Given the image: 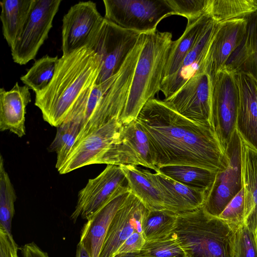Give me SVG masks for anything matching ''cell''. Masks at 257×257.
<instances>
[{
	"label": "cell",
	"mask_w": 257,
	"mask_h": 257,
	"mask_svg": "<svg viewBox=\"0 0 257 257\" xmlns=\"http://www.w3.org/2000/svg\"><path fill=\"white\" fill-rule=\"evenodd\" d=\"M211 81V123L212 129L225 151L236 130L239 94L234 73L219 71Z\"/></svg>",
	"instance_id": "8"
},
{
	"label": "cell",
	"mask_w": 257,
	"mask_h": 257,
	"mask_svg": "<svg viewBox=\"0 0 257 257\" xmlns=\"http://www.w3.org/2000/svg\"><path fill=\"white\" fill-rule=\"evenodd\" d=\"M23 257H50L34 242L26 243L21 248Z\"/></svg>",
	"instance_id": "38"
},
{
	"label": "cell",
	"mask_w": 257,
	"mask_h": 257,
	"mask_svg": "<svg viewBox=\"0 0 257 257\" xmlns=\"http://www.w3.org/2000/svg\"><path fill=\"white\" fill-rule=\"evenodd\" d=\"M219 23L212 19L193 49L187 54L179 68L164 78L160 91L168 98L178 91L190 78L205 72V65L209 48L218 29Z\"/></svg>",
	"instance_id": "15"
},
{
	"label": "cell",
	"mask_w": 257,
	"mask_h": 257,
	"mask_svg": "<svg viewBox=\"0 0 257 257\" xmlns=\"http://www.w3.org/2000/svg\"><path fill=\"white\" fill-rule=\"evenodd\" d=\"M75 257H90L83 243L80 241L77 245Z\"/></svg>",
	"instance_id": "39"
},
{
	"label": "cell",
	"mask_w": 257,
	"mask_h": 257,
	"mask_svg": "<svg viewBox=\"0 0 257 257\" xmlns=\"http://www.w3.org/2000/svg\"><path fill=\"white\" fill-rule=\"evenodd\" d=\"M103 19L92 1L80 2L71 7L62 20L63 55L87 46Z\"/></svg>",
	"instance_id": "13"
},
{
	"label": "cell",
	"mask_w": 257,
	"mask_h": 257,
	"mask_svg": "<svg viewBox=\"0 0 257 257\" xmlns=\"http://www.w3.org/2000/svg\"><path fill=\"white\" fill-rule=\"evenodd\" d=\"M131 192L127 184L122 186L87 220L81 230L79 241L83 243L90 257H99L111 220Z\"/></svg>",
	"instance_id": "17"
},
{
	"label": "cell",
	"mask_w": 257,
	"mask_h": 257,
	"mask_svg": "<svg viewBox=\"0 0 257 257\" xmlns=\"http://www.w3.org/2000/svg\"><path fill=\"white\" fill-rule=\"evenodd\" d=\"M99 72V57L87 46L62 55L51 82L35 95L43 119L56 127L63 122L81 94L96 83Z\"/></svg>",
	"instance_id": "2"
},
{
	"label": "cell",
	"mask_w": 257,
	"mask_h": 257,
	"mask_svg": "<svg viewBox=\"0 0 257 257\" xmlns=\"http://www.w3.org/2000/svg\"><path fill=\"white\" fill-rule=\"evenodd\" d=\"M34 0H4L0 2L3 34L11 48L20 35Z\"/></svg>",
	"instance_id": "25"
},
{
	"label": "cell",
	"mask_w": 257,
	"mask_h": 257,
	"mask_svg": "<svg viewBox=\"0 0 257 257\" xmlns=\"http://www.w3.org/2000/svg\"><path fill=\"white\" fill-rule=\"evenodd\" d=\"M151 176L160 191L165 209L178 214L203 206L206 192L190 188L158 172H151Z\"/></svg>",
	"instance_id": "19"
},
{
	"label": "cell",
	"mask_w": 257,
	"mask_h": 257,
	"mask_svg": "<svg viewBox=\"0 0 257 257\" xmlns=\"http://www.w3.org/2000/svg\"><path fill=\"white\" fill-rule=\"evenodd\" d=\"M257 12V0H209L207 15L217 23L247 17Z\"/></svg>",
	"instance_id": "27"
},
{
	"label": "cell",
	"mask_w": 257,
	"mask_h": 257,
	"mask_svg": "<svg viewBox=\"0 0 257 257\" xmlns=\"http://www.w3.org/2000/svg\"><path fill=\"white\" fill-rule=\"evenodd\" d=\"M16 191L4 166V159L0 156V225L13 236L12 221L15 214Z\"/></svg>",
	"instance_id": "31"
},
{
	"label": "cell",
	"mask_w": 257,
	"mask_h": 257,
	"mask_svg": "<svg viewBox=\"0 0 257 257\" xmlns=\"http://www.w3.org/2000/svg\"><path fill=\"white\" fill-rule=\"evenodd\" d=\"M173 15L186 18L188 23L207 15L209 0H167Z\"/></svg>",
	"instance_id": "34"
},
{
	"label": "cell",
	"mask_w": 257,
	"mask_h": 257,
	"mask_svg": "<svg viewBox=\"0 0 257 257\" xmlns=\"http://www.w3.org/2000/svg\"><path fill=\"white\" fill-rule=\"evenodd\" d=\"M137 120L148 137L158 169L190 165L217 172L224 168L225 151L212 128L184 117L164 100H149Z\"/></svg>",
	"instance_id": "1"
},
{
	"label": "cell",
	"mask_w": 257,
	"mask_h": 257,
	"mask_svg": "<svg viewBox=\"0 0 257 257\" xmlns=\"http://www.w3.org/2000/svg\"><path fill=\"white\" fill-rule=\"evenodd\" d=\"M255 235H256V239H257V229H256V232H255Z\"/></svg>",
	"instance_id": "41"
},
{
	"label": "cell",
	"mask_w": 257,
	"mask_h": 257,
	"mask_svg": "<svg viewBox=\"0 0 257 257\" xmlns=\"http://www.w3.org/2000/svg\"><path fill=\"white\" fill-rule=\"evenodd\" d=\"M192 189L207 192L212 185L217 172L190 165H166L158 172Z\"/></svg>",
	"instance_id": "26"
},
{
	"label": "cell",
	"mask_w": 257,
	"mask_h": 257,
	"mask_svg": "<svg viewBox=\"0 0 257 257\" xmlns=\"http://www.w3.org/2000/svg\"><path fill=\"white\" fill-rule=\"evenodd\" d=\"M18 245L0 225V257H18Z\"/></svg>",
	"instance_id": "37"
},
{
	"label": "cell",
	"mask_w": 257,
	"mask_h": 257,
	"mask_svg": "<svg viewBox=\"0 0 257 257\" xmlns=\"http://www.w3.org/2000/svg\"><path fill=\"white\" fill-rule=\"evenodd\" d=\"M149 210L131 192L111 220L99 257H114L120 246L133 233L143 234L142 221Z\"/></svg>",
	"instance_id": "14"
},
{
	"label": "cell",
	"mask_w": 257,
	"mask_h": 257,
	"mask_svg": "<svg viewBox=\"0 0 257 257\" xmlns=\"http://www.w3.org/2000/svg\"><path fill=\"white\" fill-rule=\"evenodd\" d=\"M247 17L219 23L211 43L205 65V72L210 78L223 68L230 56L241 42L247 28Z\"/></svg>",
	"instance_id": "18"
},
{
	"label": "cell",
	"mask_w": 257,
	"mask_h": 257,
	"mask_svg": "<svg viewBox=\"0 0 257 257\" xmlns=\"http://www.w3.org/2000/svg\"><path fill=\"white\" fill-rule=\"evenodd\" d=\"M239 94L236 129L242 140L257 151V79L250 73H234Z\"/></svg>",
	"instance_id": "16"
},
{
	"label": "cell",
	"mask_w": 257,
	"mask_h": 257,
	"mask_svg": "<svg viewBox=\"0 0 257 257\" xmlns=\"http://www.w3.org/2000/svg\"><path fill=\"white\" fill-rule=\"evenodd\" d=\"M218 217L234 230L244 224V192L243 187Z\"/></svg>",
	"instance_id": "35"
},
{
	"label": "cell",
	"mask_w": 257,
	"mask_h": 257,
	"mask_svg": "<svg viewBox=\"0 0 257 257\" xmlns=\"http://www.w3.org/2000/svg\"><path fill=\"white\" fill-rule=\"evenodd\" d=\"M58 56L48 55L36 60L27 73L20 78L22 82L33 90L35 94L45 88L51 82L59 62Z\"/></svg>",
	"instance_id": "29"
},
{
	"label": "cell",
	"mask_w": 257,
	"mask_h": 257,
	"mask_svg": "<svg viewBox=\"0 0 257 257\" xmlns=\"http://www.w3.org/2000/svg\"><path fill=\"white\" fill-rule=\"evenodd\" d=\"M31 101L30 88L18 82L9 91L0 89V130L22 137L26 134V107Z\"/></svg>",
	"instance_id": "20"
},
{
	"label": "cell",
	"mask_w": 257,
	"mask_h": 257,
	"mask_svg": "<svg viewBox=\"0 0 257 257\" xmlns=\"http://www.w3.org/2000/svg\"><path fill=\"white\" fill-rule=\"evenodd\" d=\"M61 0H34L22 32L11 48L13 61L25 65L36 56L48 38Z\"/></svg>",
	"instance_id": "9"
},
{
	"label": "cell",
	"mask_w": 257,
	"mask_h": 257,
	"mask_svg": "<svg viewBox=\"0 0 257 257\" xmlns=\"http://www.w3.org/2000/svg\"><path fill=\"white\" fill-rule=\"evenodd\" d=\"M164 101L184 117L212 127L211 81L207 73L202 72L193 76Z\"/></svg>",
	"instance_id": "11"
},
{
	"label": "cell",
	"mask_w": 257,
	"mask_h": 257,
	"mask_svg": "<svg viewBox=\"0 0 257 257\" xmlns=\"http://www.w3.org/2000/svg\"><path fill=\"white\" fill-rule=\"evenodd\" d=\"M232 257H257L255 233L244 224L236 229L232 238Z\"/></svg>",
	"instance_id": "33"
},
{
	"label": "cell",
	"mask_w": 257,
	"mask_h": 257,
	"mask_svg": "<svg viewBox=\"0 0 257 257\" xmlns=\"http://www.w3.org/2000/svg\"><path fill=\"white\" fill-rule=\"evenodd\" d=\"M146 242V241L142 233L135 232L120 246L116 254L119 253H139L142 249Z\"/></svg>",
	"instance_id": "36"
},
{
	"label": "cell",
	"mask_w": 257,
	"mask_h": 257,
	"mask_svg": "<svg viewBox=\"0 0 257 257\" xmlns=\"http://www.w3.org/2000/svg\"><path fill=\"white\" fill-rule=\"evenodd\" d=\"M242 143L236 129L225 151L224 167L216 172L214 181L206 193L203 208L211 216L218 217L243 187Z\"/></svg>",
	"instance_id": "7"
},
{
	"label": "cell",
	"mask_w": 257,
	"mask_h": 257,
	"mask_svg": "<svg viewBox=\"0 0 257 257\" xmlns=\"http://www.w3.org/2000/svg\"><path fill=\"white\" fill-rule=\"evenodd\" d=\"M234 231L202 206L177 214L173 233L187 257H232Z\"/></svg>",
	"instance_id": "4"
},
{
	"label": "cell",
	"mask_w": 257,
	"mask_h": 257,
	"mask_svg": "<svg viewBox=\"0 0 257 257\" xmlns=\"http://www.w3.org/2000/svg\"><path fill=\"white\" fill-rule=\"evenodd\" d=\"M114 257H139L138 253H119L117 254Z\"/></svg>",
	"instance_id": "40"
},
{
	"label": "cell",
	"mask_w": 257,
	"mask_h": 257,
	"mask_svg": "<svg viewBox=\"0 0 257 257\" xmlns=\"http://www.w3.org/2000/svg\"><path fill=\"white\" fill-rule=\"evenodd\" d=\"M173 42L172 35L169 32L156 31L146 34L127 99L119 118L122 124L136 120L146 103L160 90Z\"/></svg>",
	"instance_id": "3"
},
{
	"label": "cell",
	"mask_w": 257,
	"mask_h": 257,
	"mask_svg": "<svg viewBox=\"0 0 257 257\" xmlns=\"http://www.w3.org/2000/svg\"><path fill=\"white\" fill-rule=\"evenodd\" d=\"M211 18L207 15L187 23L182 35L173 42L163 72V79L177 71L187 54L195 46Z\"/></svg>",
	"instance_id": "24"
},
{
	"label": "cell",
	"mask_w": 257,
	"mask_h": 257,
	"mask_svg": "<svg viewBox=\"0 0 257 257\" xmlns=\"http://www.w3.org/2000/svg\"><path fill=\"white\" fill-rule=\"evenodd\" d=\"M104 18L140 34L156 32L159 23L173 15L167 0H104Z\"/></svg>",
	"instance_id": "6"
},
{
	"label": "cell",
	"mask_w": 257,
	"mask_h": 257,
	"mask_svg": "<svg viewBox=\"0 0 257 257\" xmlns=\"http://www.w3.org/2000/svg\"><path fill=\"white\" fill-rule=\"evenodd\" d=\"M79 123L64 121L57 127V133L50 149L57 154L56 168L59 171L66 162L79 135Z\"/></svg>",
	"instance_id": "30"
},
{
	"label": "cell",
	"mask_w": 257,
	"mask_h": 257,
	"mask_svg": "<svg viewBox=\"0 0 257 257\" xmlns=\"http://www.w3.org/2000/svg\"><path fill=\"white\" fill-rule=\"evenodd\" d=\"M97 164L141 165L158 171L148 137L137 119L122 124L117 138Z\"/></svg>",
	"instance_id": "10"
},
{
	"label": "cell",
	"mask_w": 257,
	"mask_h": 257,
	"mask_svg": "<svg viewBox=\"0 0 257 257\" xmlns=\"http://www.w3.org/2000/svg\"><path fill=\"white\" fill-rule=\"evenodd\" d=\"M177 214L168 210H149L144 217L142 228L146 241L171 235L176 226Z\"/></svg>",
	"instance_id": "28"
},
{
	"label": "cell",
	"mask_w": 257,
	"mask_h": 257,
	"mask_svg": "<svg viewBox=\"0 0 257 257\" xmlns=\"http://www.w3.org/2000/svg\"><path fill=\"white\" fill-rule=\"evenodd\" d=\"M127 184L120 166L107 165L96 177L88 180L78 193L77 204L70 218L88 220L104 206L122 186Z\"/></svg>",
	"instance_id": "12"
},
{
	"label": "cell",
	"mask_w": 257,
	"mask_h": 257,
	"mask_svg": "<svg viewBox=\"0 0 257 257\" xmlns=\"http://www.w3.org/2000/svg\"><path fill=\"white\" fill-rule=\"evenodd\" d=\"M242 172L244 192V225L257 229V151L242 143Z\"/></svg>",
	"instance_id": "21"
},
{
	"label": "cell",
	"mask_w": 257,
	"mask_h": 257,
	"mask_svg": "<svg viewBox=\"0 0 257 257\" xmlns=\"http://www.w3.org/2000/svg\"><path fill=\"white\" fill-rule=\"evenodd\" d=\"M141 35L104 18L87 46L97 54L100 60V72L95 84L105 81L118 72Z\"/></svg>",
	"instance_id": "5"
},
{
	"label": "cell",
	"mask_w": 257,
	"mask_h": 257,
	"mask_svg": "<svg viewBox=\"0 0 257 257\" xmlns=\"http://www.w3.org/2000/svg\"><path fill=\"white\" fill-rule=\"evenodd\" d=\"M244 36L222 69L232 73L245 71L257 79V12L247 17Z\"/></svg>",
	"instance_id": "22"
},
{
	"label": "cell",
	"mask_w": 257,
	"mask_h": 257,
	"mask_svg": "<svg viewBox=\"0 0 257 257\" xmlns=\"http://www.w3.org/2000/svg\"><path fill=\"white\" fill-rule=\"evenodd\" d=\"M120 166L124 172L131 192L149 210L165 209L160 191L151 176V172L136 166Z\"/></svg>",
	"instance_id": "23"
},
{
	"label": "cell",
	"mask_w": 257,
	"mask_h": 257,
	"mask_svg": "<svg viewBox=\"0 0 257 257\" xmlns=\"http://www.w3.org/2000/svg\"><path fill=\"white\" fill-rule=\"evenodd\" d=\"M138 254L139 257H187L173 232L165 238L146 241Z\"/></svg>",
	"instance_id": "32"
}]
</instances>
